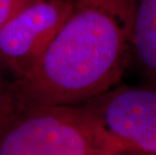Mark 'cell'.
Returning a JSON list of instances; mask_svg holds the SVG:
<instances>
[{"instance_id": "7a4b0ae2", "label": "cell", "mask_w": 156, "mask_h": 155, "mask_svg": "<svg viewBox=\"0 0 156 155\" xmlns=\"http://www.w3.org/2000/svg\"><path fill=\"white\" fill-rule=\"evenodd\" d=\"M0 155H125L81 105L20 104L0 131Z\"/></svg>"}, {"instance_id": "5b68a950", "label": "cell", "mask_w": 156, "mask_h": 155, "mask_svg": "<svg viewBox=\"0 0 156 155\" xmlns=\"http://www.w3.org/2000/svg\"><path fill=\"white\" fill-rule=\"evenodd\" d=\"M156 88V0H134L131 64Z\"/></svg>"}, {"instance_id": "3957f363", "label": "cell", "mask_w": 156, "mask_h": 155, "mask_svg": "<svg viewBox=\"0 0 156 155\" xmlns=\"http://www.w3.org/2000/svg\"><path fill=\"white\" fill-rule=\"evenodd\" d=\"M81 106L98 118L125 155L156 154V88L119 84Z\"/></svg>"}, {"instance_id": "52a82bcc", "label": "cell", "mask_w": 156, "mask_h": 155, "mask_svg": "<svg viewBox=\"0 0 156 155\" xmlns=\"http://www.w3.org/2000/svg\"><path fill=\"white\" fill-rule=\"evenodd\" d=\"M38 0H0V27L26 6Z\"/></svg>"}, {"instance_id": "277c9868", "label": "cell", "mask_w": 156, "mask_h": 155, "mask_svg": "<svg viewBox=\"0 0 156 155\" xmlns=\"http://www.w3.org/2000/svg\"><path fill=\"white\" fill-rule=\"evenodd\" d=\"M71 0H38L0 27V78L13 83L41 58L65 21Z\"/></svg>"}, {"instance_id": "8992f818", "label": "cell", "mask_w": 156, "mask_h": 155, "mask_svg": "<svg viewBox=\"0 0 156 155\" xmlns=\"http://www.w3.org/2000/svg\"><path fill=\"white\" fill-rule=\"evenodd\" d=\"M18 107V101L8 82L0 78V131Z\"/></svg>"}, {"instance_id": "ba28073f", "label": "cell", "mask_w": 156, "mask_h": 155, "mask_svg": "<svg viewBox=\"0 0 156 155\" xmlns=\"http://www.w3.org/2000/svg\"><path fill=\"white\" fill-rule=\"evenodd\" d=\"M128 155H156V154H150V153H133V154H128Z\"/></svg>"}, {"instance_id": "6da1fadb", "label": "cell", "mask_w": 156, "mask_h": 155, "mask_svg": "<svg viewBox=\"0 0 156 155\" xmlns=\"http://www.w3.org/2000/svg\"><path fill=\"white\" fill-rule=\"evenodd\" d=\"M134 0H71L35 65L10 87L18 103L78 105L120 84L131 64Z\"/></svg>"}]
</instances>
